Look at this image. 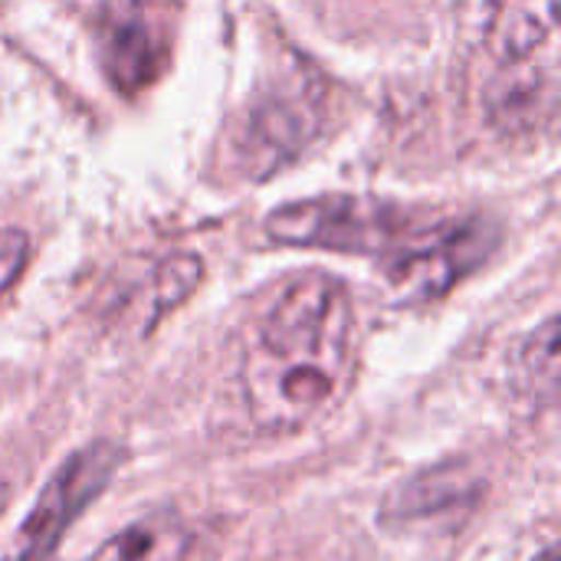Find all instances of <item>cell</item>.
I'll use <instances>...</instances> for the list:
<instances>
[{
  "label": "cell",
  "mask_w": 561,
  "mask_h": 561,
  "mask_svg": "<svg viewBox=\"0 0 561 561\" xmlns=\"http://www.w3.org/2000/svg\"><path fill=\"white\" fill-rule=\"evenodd\" d=\"M355 309L345 283L306 273L286 283L250 325L240 388L260 434H296L352 385Z\"/></svg>",
  "instance_id": "1"
},
{
  "label": "cell",
  "mask_w": 561,
  "mask_h": 561,
  "mask_svg": "<svg viewBox=\"0 0 561 561\" xmlns=\"http://www.w3.org/2000/svg\"><path fill=\"white\" fill-rule=\"evenodd\" d=\"M30 260V240L23 230H0V296L20 279Z\"/></svg>",
  "instance_id": "9"
},
{
  "label": "cell",
  "mask_w": 561,
  "mask_h": 561,
  "mask_svg": "<svg viewBox=\"0 0 561 561\" xmlns=\"http://www.w3.org/2000/svg\"><path fill=\"white\" fill-rule=\"evenodd\" d=\"M533 561H559V542H556V539H549V542L533 556Z\"/></svg>",
  "instance_id": "10"
},
{
  "label": "cell",
  "mask_w": 561,
  "mask_h": 561,
  "mask_svg": "<svg viewBox=\"0 0 561 561\" xmlns=\"http://www.w3.org/2000/svg\"><path fill=\"white\" fill-rule=\"evenodd\" d=\"M105 56L112 62V76L118 82H145L158 66V43L148 33L145 16L115 13L105 26Z\"/></svg>",
  "instance_id": "6"
},
{
  "label": "cell",
  "mask_w": 561,
  "mask_h": 561,
  "mask_svg": "<svg viewBox=\"0 0 561 561\" xmlns=\"http://www.w3.org/2000/svg\"><path fill=\"white\" fill-rule=\"evenodd\" d=\"M125 450L112 440H92L72 450L62 467L46 480L26 519L20 523L10 549L0 561H49L66 529L79 519V513L99 500V493L122 470Z\"/></svg>",
  "instance_id": "3"
},
{
  "label": "cell",
  "mask_w": 561,
  "mask_h": 561,
  "mask_svg": "<svg viewBox=\"0 0 561 561\" xmlns=\"http://www.w3.org/2000/svg\"><path fill=\"white\" fill-rule=\"evenodd\" d=\"M486 46L503 59L539 53L559 26V0H483Z\"/></svg>",
  "instance_id": "4"
},
{
  "label": "cell",
  "mask_w": 561,
  "mask_h": 561,
  "mask_svg": "<svg viewBox=\"0 0 561 561\" xmlns=\"http://www.w3.org/2000/svg\"><path fill=\"white\" fill-rule=\"evenodd\" d=\"M201 279V263L194 256H178L161 270L158 279V309H171L191 296V289Z\"/></svg>",
  "instance_id": "8"
},
{
  "label": "cell",
  "mask_w": 561,
  "mask_h": 561,
  "mask_svg": "<svg viewBox=\"0 0 561 561\" xmlns=\"http://www.w3.org/2000/svg\"><path fill=\"white\" fill-rule=\"evenodd\" d=\"M191 549V526L174 510H158L108 536L85 561H184Z\"/></svg>",
  "instance_id": "5"
},
{
  "label": "cell",
  "mask_w": 561,
  "mask_h": 561,
  "mask_svg": "<svg viewBox=\"0 0 561 561\" xmlns=\"http://www.w3.org/2000/svg\"><path fill=\"white\" fill-rule=\"evenodd\" d=\"M440 220L421 224L414 214L371 197H316L279 207L266 220V233L286 247H312L358 256H381L388 270L408 260Z\"/></svg>",
  "instance_id": "2"
},
{
  "label": "cell",
  "mask_w": 561,
  "mask_h": 561,
  "mask_svg": "<svg viewBox=\"0 0 561 561\" xmlns=\"http://www.w3.org/2000/svg\"><path fill=\"white\" fill-rule=\"evenodd\" d=\"M7 500H10V493H7V486L0 483V516H3V510H7Z\"/></svg>",
  "instance_id": "11"
},
{
  "label": "cell",
  "mask_w": 561,
  "mask_h": 561,
  "mask_svg": "<svg viewBox=\"0 0 561 561\" xmlns=\"http://www.w3.org/2000/svg\"><path fill=\"white\" fill-rule=\"evenodd\" d=\"M519 365H523L526 385L536 391V401L542 398L546 404H552L559 391V319L556 316H549L536 329V335L526 342Z\"/></svg>",
  "instance_id": "7"
}]
</instances>
